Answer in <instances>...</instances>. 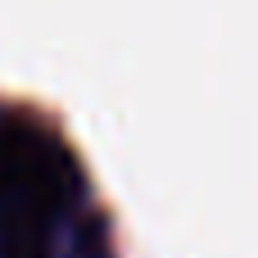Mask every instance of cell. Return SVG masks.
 <instances>
[{
	"mask_svg": "<svg viewBox=\"0 0 258 258\" xmlns=\"http://www.w3.org/2000/svg\"><path fill=\"white\" fill-rule=\"evenodd\" d=\"M82 204L77 159L36 122H0V258H50Z\"/></svg>",
	"mask_w": 258,
	"mask_h": 258,
	"instance_id": "cell-1",
	"label": "cell"
}]
</instances>
